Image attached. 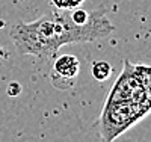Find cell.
<instances>
[{"instance_id":"1","label":"cell","mask_w":151,"mask_h":142,"mask_svg":"<svg viewBox=\"0 0 151 142\" xmlns=\"http://www.w3.org/2000/svg\"><path fill=\"white\" fill-rule=\"evenodd\" d=\"M115 26L106 17V8L91 12L83 24L74 23L71 12L53 9L35 21H18L11 27L9 36L20 55H33L42 59L56 56L67 44L94 43L110 35Z\"/></svg>"},{"instance_id":"7","label":"cell","mask_w":151,"mask_h":142,"mask_svg":"<svg viewBox=\"0 0 151 142\" xmlns=\"http://www.w3.org/2000/svg\"><path fill=\"white\" fill-rule=\"evenodd\" d=\"M20 92H21V86H20L17 82H12V83L8 86V94H9V95L15 97V95H18Z\"/></svg>"},{"instance_id":"5","label":"cell","mask_w":151,"mask_h":142,"mask_svg":"<svg viewBox=\"0 0 151 142\" xmlns=\"http://www.w3.org/2000/svg\"><path fill=\"white\" fill-rule=\"evenodd\" d=\"M58 9H71V8H79L85 0H50Z\"/></svg>"},{"instance_id":"6","label":"cell","mask_w":151,"mask_h":142,"mask_svg":"<svg viewBox=\"0 0 151 142\" xmlns=\"http://www.w3.org/2000/svg\"><path fill=\"white\" fill-rule=\"evenodd\" d=\"M91 15V12H86L83 9H73L71 11V18L74 23H77V24H83L88 21V18H89Z\"/></svg>"},{"instance_id":"3","label":"cell","mask_w":151,"mask_h":142,"mask_svg":"<svg viewBox=\"0 0 151 142\" xmlns=\"http://www.w3.org/2000/svg\"><path fill=\"white\" fill-rule=\"evenodd\" d=\"M79 70H80V62L76 56L73 55L59 56L55 61L52 73H50V79H52L53 86L58 89H70L74 85Z\"/></svg>"},{"instance_id":"2","label":"cell","mask_w":151,"mask_h":142,"mask_svg":"<svg viewBox=\"0 0 151 142\" xmlns=\"http://www.w3.org/2000/svg\"><path fill=\"white\" fill-rule=\"evenodd\" d=\"M151 110L150 105L136 103L133 100L109 103L106 101L104 110L100 118V133L104 142H112L119 133L127 130L137 120H141L147 112Z\"/></svg>"},{"instance_id":"4","label":"cell","mask_w":151,"mask_h":142,"mask_svg":"<svg viewBox=\"0 0 151 142\" xmlns=\"http://www.w3.org/2000/svg\"><path fill=\"white\" fill-rule=\"evenodd\" d=\"M92 76L95 77L97 80H106L110 77L112 74V67H110V63H107L106 61H98V62H94L92 63Z\"/></svg>"},{"instance_id":"8","label":"cell","mask_w":151,"mask_h":142,"mask_svg":"<svg viewBox=\"0 0 151 142\" xmlns=\"http://www.w3.org/2000/svg\"><path fill=\"white\" fill-rule=\"evenodd\" d=\"M6 56V53H5V50L2 48V47H0V58H5Z\"/></svg>"}]
</instances>
